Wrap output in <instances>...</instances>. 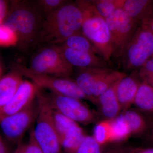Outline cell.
I'll return each mask as SVG.
<instances>
[{
	"mask_svg": "<svg viewBox=\"0 0 153 153\" xmlns=\"http://www.w3.org/2000/svg\"><path fill=\"white\" fill-rule=\"evenodd\" d=\"M152 58H153V53L152 56Z\"/></svg>",
	"mask_w": 153,
	"mask_h": 153,
	"instance_id": "cell-39",
	"label": "cell"
},
{
	"mask_svg": "<svg viewBox=\"0 0 153 153\" xmlns=\"http://www.w3.org/2000/svg\"><path fill=\"white\" fill-rule=\"evenodd\" d=\"M18 3L4 25L16 33L17 44L23 52H29L38 46L39 33L46 17L35 1Z\"/></svg>",
	"mask_w": 153,
	"mask_h": 153,
	"instance_id": "cell-2",
	"label": "cell"
},
{
	"mask_svg": "<svg viewBox=\"0 0 153 153\" xmlns=\"http://www.w3.org/2000/svg\"><path fill=\"white\" fill-rule=\"evenodd\" d=\"M129 153H153V147L134 149L130 151Z\"/></svg>",
	"mask_w": 153,
	"mask_h": 153,
	"instance_id": "cell-35",
	"label": "cell"
},
{
	"mask_svg": "<svg viewBox=\"0 0 153 153\" xmlns=\"http://www.w3.org/2000/svg\"><path fill=\"white\" fill-rule=\"evenodd\" d=\"M110 120L112 128V142L123 140L131 135L128 125L122 115Z\"/></svg>",
	"mask_w": 153,
	"mask_h": 153,
	"instance_id": "cell-24",
	"label": "cell"
},
{
	"mask_svg": "<svg viewBox=\"0 0 153 153\" xmlns=\"http://www.w3.org/2000/svg\"><path fill=\"white\" fill-rule=\"evenodd\" d=\"M19 70L23 76L31 79L38 88L49 91L50 92L80 100L88 97L79 87L75 80L69 77L40 75L31 73L25 66H20Z\"/></svg>",
	"mask_w": 153,
	"mask_h": 153,
	"instance_id": "cell-8",
	"label": "cell"
},
{
	"mask_svg": "<svg viewBox=\"0 0 153 153\" xmlns=\"http://www.w3.org/2000/svg\"><path fill=\"white\" fill-rule=\"evenodd\" d=\"M6 140L0 135V153H13Z\"/></svg>",
	"mask_w": 153,
	"mask_h": 153,
	"instance_id": "cell-33",
	"label": "cell"
},
{
	"mask_svg": "<svg viewBox=\"0 0 153 153\" xmlns=\"http://www.w3.org/2000/svg\"><path fill=\"white\" fill-rule=\"evenodd\" d=\"M134 104L143 111L153 114V88L143 81L140 82Z\"/></svg>",
	"mask_w": 153,
	"mask_h": 153,
	"instance_id": "cell-20",
	"label": "cell"
},
{
	"mask_svg": "<svg viewBox=\"0 0 153 153\" xmlns=\"http://www.w3.org/2000/svg\"><path fill=\"white\" fill-rule=\"evenodd\" d=\"M37 92L38 88L32 81L23 80L13 97L0 110V121L27 107L35 101Z\"/></svg>",
	"mask_w": 153,
	"mask_h": 153,
	"instance_id": "cell-11",
	"label": "cell"
},
{
	"mask_svg": "<svg viewBox=\"0 0 153 153\" xmlns=\"http://www.w3.org/2000/svg\"><path fill=\"white\" fill-rule=\"evenodd\" d=\"M82 10V35L90 41L99 55L109 62L113 49L109 29L105 19L99 15L91 1H76Z\"/></svg>",
	"mask_w": 153,
	"mask_h": 153,
	"instance_id": "cell-3",
	"label": "cell"
},
{
	"mask_svg": "<svg viewBox=\"0 0 153 153\" xmlns=\"http://www.w3.org/2000/svg\"><path fill=\"white\" fill-rule=\"evenodd\" d=\"M62 45L80 52L100 56L90 41L82 33L69 37Z\"/></svg>",
	"mask_w": 153,
	"mask_h": 153,
	"instance_id": "cell-22",
	"label": "cell"
},
{
	"mask_svg": "<svg viewBox=\"0 0 153 153\" xmlns=\"http://www.w3.org/2000/svg\"><path fill=\"white\" fill-rule=\"evenodd\" d=\"M25 144L22 142L17 144V147L13 153H25Z\"/></svg>",
	"mask_w": 153,
	"mask_h": 153,
	"instance_id": "cell-37",
	"label": "cell"
},
{
	"mask_svg": "<svg viewBox=\"0 0 153 153\" xmlns=\"http://www.w3.org/2000/svg\"><path fill=\"white\" fill-rule=\"evenodd\" d=\"M83 14L75 2H67L48 15L38 37L41 44L60 45L71 36L82 33Z\"/></svg>",
	"mask_w": 153,
	"mask_h": 153,
	"instance_id": "cell-1",
	"label": "cell"
},
{
	"mask_svg": "<svg viewBox=\"0 0 153 153\" xmlns=\"http://www.w3.org/2000/svg\"><path fill=\"white\" fill-rule=\"evenodd\" d=\"M109 29L113 53L115 57L123 56L134 34L139 26L123 9H119L105 19Z\"/></svg>",
	"mask_w": 153,
	"mask_h": 153,
	"instance_id": "cell-7",
	"label": "cell"
},
{
	"mask_svg": "<svg viewBox=\"0 0 153 153\" xmlns=\"http://www.w3.org/2000/svg\"><path fill=\"white\" fill-rule=\"evenodd\" d=\"M40 45L33 53L30 66L25 67L28 71L40 75L65 77L71 76L73 67L64 58L59 45Z\"/></svg>",
	"mask_w": 153,
	"mask_h": 153,
	"instance_id": "cell-4",
	"label": "cell"
},
{
	"mask_svg": "<svg viewBox=\"0 0 153 153\" xmlns=\"http://www.w3.org/2000/svg\"><path fill=\"white\" fill-rule=\"evenodd\" d=\"M91 1L97 13L105 19L111 16L119 9H123L125 0H93Z\"/></svg>",
	"mask_w": 153,
	"mask_h": 153,
	"instance_id": "cell-21",
	"label": "cell"
},
{
	"mask_svg": "<svg viewBox=\"0 0 153 153\" xmlns=\"http://www.w3.org/2000/svg\"><path fill=\"white\" fill-rule=\"evenodd\" d=\"M100 147L93 137L86 135L76 153H101Z\"/></svg>",
	"mask_w": 153,
	"mask_h": 153,
	"instance_id": "cell-28",
	"label": "cell"
},
{
	"mask_svg": "<svg viewBox=\"0 0 153 153\" xmlns=\"http://www.w3.org/2000/svg\"><path fill=\"white\" fill-rule=\"evenodd\" d=\"M122 115L128 125L131 135L140 134L146 131L148 127L146 122L138 113L128 110Z\"/></svg>",
	"mask_w": 153,
	"mask_h": 153,
	"instance_id": "cell-23",
	"label": "cell"
},
{
	"mask_svg": "<svg viewBox=\"0 0 153 153\" xmlns=\"http://www.w3.org/2000/svg\"><path fill=\"white\" fill-rule=\"evenodd\" d=\"M38 111L33 130L37 143L44 153H63L60 139L55 128L51 108L37 96Z\"/></svg>",
	"mask_w": 153,
	"mask_h": 153,
	"instance_id": "cell-6",
	"label": "cell"
},
{
	"mask_svg": "<svg viewBox=\"0 0 153 153\" xmlns=\"http://www.w3.org/2000/svg\"><path fill=\"white\" fill-rule=\"evenodd\" d=\"M140 26L153 34V17L144 20L140 23Z\"/></svg>",
	"mask_w": 153,
	"mask_h": 153,
	"instance_id": "cell-32",
	"label": "cell"
},
{
	"mask_svg": "<svg viewBox=\"0 0 153 153\" xmlns=\"http://www.w3.org/2000/svg\"><path fill=\"white\" fill-rule=\"evenodd\" d=\"M153 53V34L147 30L138 27L122 57L126 68L129 69L140 68Z\"/></svg>",
	"mask_w": 153,
	"mask_h": 153,
	"instance_id": "cell-9",
	"label": "cell"
},
{
	"mask_svg": "<svg viewBox=\"0 0 153 153\" xmlns=\"http://www.w3.org/2000/svg\"><path fill=\"white\" fill-rule=\"evenodd\" d=\"M37 96L52 109L61 113L76 123L87 124L95 120L94 113L80 100L52 92L44 93L39 88Z\"/></svg>",
	"mask_w": 153,
	"mask_h": 153,
	"instance_id": "cell-5",
	"label": "cell"
},
{
	"mask_svg": "<svg viewBox=\"0 0 153 153\" xmlns=\"http://www.w3.org/2000/svg\"><path fill=\"white\" fill-rule=\"evenodd\" d=\"M22 73L19 71L0 79V110L13 97L23 81Z\"/></svg>",
	"mask_w": 153,
	"mask_h": 153,
	"instance_id": "cell-16",
	"label": "cell"
},
{
	"mask_svg": "<svg viewBox=\"0 0 153 153\" xmlns=\"http://www.w3.org/2000/svg\"><path fill=\"white\" fill-rule=\"evenodd\" d=\"M138 75L143 82L153 88V58L149 59L140 68Z\"/></svg>",
	"mask_w": 153,
	"mask_h": 153,
	"instance_id": "cell-29",
	"label": "cell"
},
{
	"mask_svg": "<svg viewBox=\"0 0 153 153\" xmlns=\"http://www.w3.org/2000/svg\"><path fill=\"white\" fill-rule=\"evenodd\" d=\"M25 153H44L37 143L33 135V130L29 135L27 143L25 144Z\"/></svg>",
	"mask_w": 153,
	"mask_h": 153,
	"instance_id": "cell-31",
	"label": "cell"
},
{
	"mask_svg": "<svg viewBox=\"0 0 153 153\" xmlns=\"http://www.w3.org/2000/svg\"><path fill=\"white\" fill-rule=\"evenodd\" d=\"M59 46L64 58L73 67L76 66L81 69L109 68L108 62L99 55L74 50L62 44Z\"/></svg>",
	"mask_w": 153,
	"mask_h": 153,
	"instance_id": "cell-12",
	"label": "cell"
},
{
	"mask_svg": "<svg viewBox=\"0 0 153 153\" xmlns=\"http://www.w3.org/2000/svg\"><path fill=\"white\" fill-rule=\"evenodd\" d=\"M127 75L125 73L109 68L96 81L91 89L92 102H97V99L102 93L117 83Z\"/></svg>",
	"mask_w": 153,
	"mask_h": 153,
	"instance_id": "cell-17",
	"label": "cell"
},
{
	"mask_svg": "<svg viewBox=\"0 0 153 153\" xmlns=\"http://www.w3.org/2000/svg\"><path fill=\"white\" fill-rule=\"evenodd\" d=\"M109 153H129V152H128L127 153H124L123 152H120V151H119V152H111Z\"/></svg>",
	"mask_w": 153,
	"mask_h": 153,
	"instance_id": "cell-38",
	"label": "cell"
},
{
	"mask_svg": "<svg viewBox=\"0 0 153 153\" xmlns=\"http://www.w3.org/2000/svg\"><path fill=\"white\" fill-rule=\"evenodd\" d=\"M123 9L140 26L144 20L153 17V0H125Z\"/></svg>",
	"mask_w": 153,
	"mask_h": 153,
	"instance_id": "cell-14",
	"label": "cell"
},
{
	"mask_svg": "<svg viewBox=\"0 0 153 153\" xmlns=\"http://www.w3.org/2000/svg\"><path fill=\"white\" fill-rule=\"evenodd\" d=\"M6 12V3L4 1L0 0V23L5 16Z\"/></svg>",
	"mask_w": 153,
	"mask_h": 153,
	"instance_id": "cell-36",
	"label": "cell"
},
{
	"mask_svg": "<svg viewBox=\"0 0 153 153\" xmlns=\"http://www.w3.org/2000/svg\"><path fill=\"white\" fill-rule=\"evenodd\" d=\"M38 104L35 101L20 112L4 118L0 121V127L7 140L17 144L37 117Z\"/></svg>",
	"mask_w": 153,
	"mask_h": 153,
	"instance_id": "cell-10",
	"label": "cell"
},
{
	"mask_svg": "<svg viewBox=\"0 0 153 153\" xmlns=\"http://www.w3.org/2000/svg\"><path fill=\"white\" fill-rule=\"evenodd\" d=\"M109 68H95L81 69L75 81L82 89L88 100L92 102L91 89L96 81Z\"/></svg>",
	"mask_w": 153,
	"mask_h": 153,
	"instance_id": "cell-18",
	"label": "cell"
},
{
	"mask_svg": "<svg viewBox=\"0 0 153 153\" xmlns=\"http://www.w3.org/2000/svg\"><path fill=\"white\" fill-rule=\"evenodd\" d=\"M118 82L102 93L97 99V102L100 105L102 112L108 120H111L116 117L122 111L116 94Z\"/></svg>",
	"mask_w": 153,
	"mask_h": 153,
	"instance_id": "cell-15",
	"label": "cell"
},
{
	"mask_svg": "<svg viewBox=\"0 0 153 153\" xmlns=\"http://www.w3.org/2000/svg\"><path fill=\"white\" fill-rule=\"evenodd\" d=\"M17 38L16 33L4 25H0V44L10 46L17 44Z\"/></svg>",
	"mask_w": 153,
	"mask_h": 153,
	"instance_id": "cell-30",
	"label": "cell"
},
{
	"mask_svg": "<svg viewBox=\"0 0 153 153\" xmlns=\"http://www.w3.org/2000/svg\"><path fill=\"white\" fill-rule=\"evenodd\" d=\"M86 136L81 127L76 124L60 139L62 149L66 153H76Z\"/></svg>",
	"mask_w": 153,
	"mask_h": 153,
	"instance_id": "cell-19",
	"label": "cell"
},
{
	"mask_svg": "<svg viewBox=\"0 0 153 153\" xmlns=\"http://www.w3.org/2000/svg\"><path fill=\"white\" fill-rule=\"evenodd\" d=\"M146 140L148 143L149 144L153 147V122L152 123L151 125L149 126L147 130Z\"/></svg>",
	"mask_w": 153,
	"mask_h": 153,
	"instance_id": "cell-34",
	"label": "cell"
},
{
	"mask_svg": "<svg viewBox=\"0 0 153 153\" xmlns=\"http://www.w3.org/2000/svg\"><path fill=\"white\" fill-rule=\"evenodd\" d=\"M93 137L100 146L112 142V131L110 120L102 121L96 125Z\"/></svg>",
	"mask_w": 153,
	"mask_h": 153,
	"instance_id": "cell-26",
	"label": "cell"
},
{
	"mask_svg": "<svg viewBox=\"0 0 153 153\" xmlns=\"http://www.w3.org/2000/svg\"><path fill=\"white\" fill-rule=\"evenodd\" d=\"M64 0H39L36 4L41 12L46 17L67 2Z\"/></svg>",
	"mask_w": 153,
	"mask_h": 153,
	"instance_id": "cell-27",
	"label": "cell"
},
{
	"mask_svg": "<svg viewBox=\"0 0 153 153\" xmlns=\"http://www.w3.org/2000/svg\"><path fill=\"white\" fill-rule=\"evenodd\" d=\"M140 82L134 75L127 76L119 81L116 88V94L124 112L134 104Z\"/></svg>",
	"mask_w": 153,
	"mask_h": 153,
	"instance_id": "cell-13",
	"label": "cell"
},
{
	"mask_svg": "<svg viewBox=\"0 0 153 153\" xmlns=\"http://www.w3.org/2000/svg\"><path fill=\"white\" fill-rule=\"evenodd\" d=\"M51 109L52 122L60 141V139L72 127L78 123L61 113L51 108Z\"/></svg>",
	"mask_w": 153,
	"mask_h": 153,
	"instance_id": "cell-25",
	"label": "cell"
}]
</instances>
